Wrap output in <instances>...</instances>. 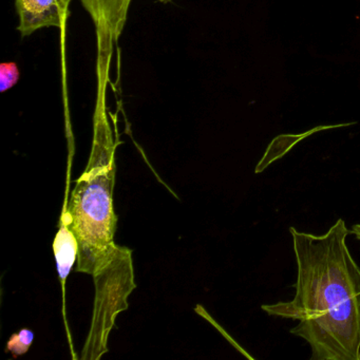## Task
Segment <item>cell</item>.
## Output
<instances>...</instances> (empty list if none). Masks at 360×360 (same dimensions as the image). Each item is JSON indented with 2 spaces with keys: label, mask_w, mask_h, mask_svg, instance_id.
Here are the masks:
<instances>
[{
  "label": "cell",
  "mask_w": 360,
  "mask_h": 360,
  "mask_svg": "<svg viewBox=\"0 0 360 360\" xmlns=\"http://www.w3.org/2000/svg\"><path fill=\"white\" fill-rule=\"evenodd\" d=\"M72 0H15L22 37L45 28H62L69 18Z\"/></svg>",
  "instance_id": "5"
},
{
  "label": "cell",
  "mask_w": 360,
  "mask_h": 360,
  "mask_svg": "<svg viewBox=\"0 0 360 360\" xmlns=\"http://www.w3.org/2000/svg\"><path fill=\"white\" fill-rule=\"evenodd\" d=\"M105 94H98L89 163L63 212L79 242L77 271L94 276L110 263L120 246L113 243L117 216L113 210L117 143L106 112Z\"/></svg>",
  "instance_id": "2"
},
{
  "label": "cell",
  "mask_w": 360,
  "mask_h": 360,
  "mask_svg": "<svg viewBox=\"0 0 360 360\" xmlns=\"http://www.w3.org/2000/svg\"><path fill=\"white\" fill-rule=\"evenodd\" d=\"M33 339H34L33 332L24 328L18 334L12 335L10 340L8 341L7 349L13 354L14 357H18L28 352L29 347L32 345Z\"/></svg>",
  "instance_id": "7"
},
{
  "label": "cell",
  "mask_w": 360,
  "mask_h": 360,
  "mask_svg": "<svg viewBox=\"0 0 360 360\" xmlns=\"http://www.w3.org/2000/svg\"><path fill=\"white\" fill-rule=\"evenodd\" d=\"M94 279L98 288L96 313L84 353H91L90 358H96L98 353L100 358L107 351V337L115 323V315L128 307L127 295L117 292L130 294L136 288L129 248L120 246L110 263L94 275Z\"/></svg>",
  "instance_id": "3"
},
{
  "label": "cell",
  "mask_w": 360,
  "mask_h": 360,
  "mask_svg": "<svg viewBox=\"0 0 360 360\" xmlns=\"http://www.w3.org/2000/svg\"><path fill=\"white\" fill-rule=\"evenodd\" d=\"M89 13L98 41V88L106 89L115 46L119 43L127 22L132 0H79ZM170 4L172 0H159Z\"/></svg>",
  "instance_id": "4"
},
{
  "label": "cell",
  "mask_w": 360,
  "mask_h": 360,
  "mask_svg": "<svg viewBox=\"0 0 360 360\" xmlns=\"http://www.w3.org/2000/svg\"><path fill=\"white\" fill-rule=\"evenodd\" d=\"M290 231L296 294L263 311L299 321L290 333L309 343L311 360H360V267L347 245L351 229L338 219L320 236Z\"/></svg>",
  "instance_id": "1"
},
{
  "label": "cell",
  "mask_w": 360,
  "mask_h": 360,
  "mask_svg": "<svg viewBox=\"0 0 360 360\" xmlns=\"http://www.w3.org/2000/svg\"><path fill=\"white\" fill-rule=\"evenodd\" d=\"M20 72L18 64L14 62L0 65V92L5 94L20 81Z\"/></svg>",
  "instance_id": "8"
},
{
  "label": "cell",
  "mask_w": 360,
  "mask_h": 360,
  "mask_svg": "<svg viewBox=\"0 0 360 360\" xmlns=\"http://www.w3.org/2000/svg\"><path fill=\"white\" fill-rule=\"evenodd\" d=\"M351 235L355 236L356 239L360 241V224H355L352 227Z\"/></svg>",
  "instance_id": "9"
},
{
  "label": "cell",
  "mask_w": 360,
  "mask_h": 360,
  "mask_svg": "<svg viewBox=\"0 0 360 360\" xmlns=\"http://www.w3.org/2000/svg\"><path fill=\"white\" fill-rule=\"evenodd\" d=\"M58 271L63 283L68 277L75 260L79 256V242L66 221L62 219V227L56 235L53 244Z\"/></svg>",
  "instance_id": "6"
}]
</instances>
